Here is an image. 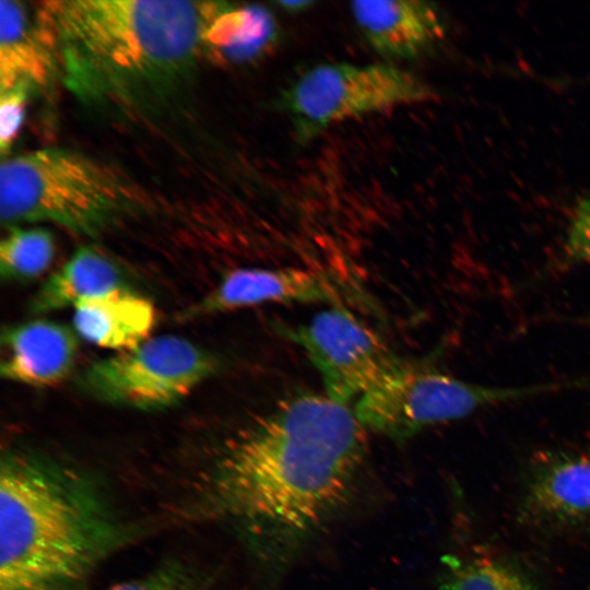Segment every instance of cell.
<instances>
[{"instance_id":"9c48e42d","label":"cell","mask_w":590,"mask_h":590,"mask_svg":"<svg viewBox=\"0 0 590 590\" xmlns=\"http://www.w3.org/2000/svg\"><path fill=\"white\" fill-rule=\"evenodd\" d=\"M521 515L547 529L590 527V446L540 450L529 459Z\"/></svg>"},{"instance_id":"7402d4cb","label":"cell","mask_w":590,"mask_h":590,"mask_svg":"<svg viewBox=\"0 0 590 590\" xmlns=\"http://www.w3.org/2000/svg\"><path fill=\"white\" fill-rule=\"evenodd\" d=\"M276 4L281 9H283V10H285L287 12L298 13V12H302V11H306L311 5H314L315 2L314 1L297 0V1H279V2H276Z\"/></svg>"},{"instance_id":"6da1fadb","label":"cell","mask_w":590,"mask_h":590,"mask_svg":"<svg viewBox=\"0 0 590 590\" xmlns=\"http://www.w3.org/2000/svg\"><path fill=\"white\" fill-rule=\"evenodd\" d=\"M367 455L353 408L296 393L235 434L212 474L220 514L280 565L347 502Z\"/></svg>"},{"instance_id":"5bb4252c","label":"cell","mask_w":590,"mask_h":590,"mask_svg":"<svg viewBox=\"0 0 590 590\" xmlns=\"http://www.w3.org/2000/svg\"><path fill=\"white\" fill-rule=\"evenodd\" d=\"M73 308L78 335L118 352L148 340L156 320L153 303L127 286L83 300Z\"/></svg>"},{"instance_id":"ba28073f","label":"cell","mask_w":590,"mask_h":590,"mask_svg":"<svg viewBox=\"0 0 590 590\" xmlns=\"http://www.w3.org/2000/svg\"><path fill=\"white\" fill-rule=\"evenodd\" d=\"M278 330L305 351L326 394L347 405L401 359L344 305L332 306L305 324L279 326Z\"/></svg>"},{"instance_id":"30bf717a","label":"cell","mask_w":590,"mask_h":590,"mask_svg":"<svg viewBox=\"0 0 590 590\" xmlns=\"http://www.w3.org/2000/svg\"><path fill=\"white\" fill-rule=\"evenodd\" d=\"M347 286L337 279L300 268H238L227 272L199 303L180 316L193 319L266 303H327L344 305Z\"/></svg>"},{"instance_id":"8992f818","label":"cell","mask_w":590,"mask_h":590,"mask_svg":"<svg viewBox=\"0 0 590 590\" xmlns=\"http://www.w3.org/2000/svg\"><path fill=\"white\" fill-rule=\"evenodd\" d=\"M436 92L391 63H322L281 91L276 105L295 139L308 143L330 127L396 107L429 102Z\"/></svg>"},{"instance_id":"5b68a950","label":"cell","mask_w":590,"mask_h":590,"mask_svg":"<svg viewBox=\"0 0 590 590\" xmlns=\"http://www.w3.org/2000/svg\"><path fill=\"white\" fill-rule=\"evenodd\" d=\"M587 388V378L485 386L446 374L427 362L401 358L355 401L353 411L367 430L404 440L426 427L461 420L492 405Z\"/></svg>"},{"instance_id":"e0dca14e","label":"cell","mask_w":590,"mask_h":590,"mask_svg":"<svg viewBox=\"0 0 590 590\" xmlns=\"http://www.w3.org/2000/svg\"><path fill=\"white\" fill-rule=\"evenodd\" d=\"M438 590H538L516 564L486 553L450 556Z\"/></svg>"},{"instance_id":"3957f363","label":"cell","mask_w":590,"mask_h":590,"mask_svg":"<svg viewBox=\"0 0 590 590\" xmlns=\"http://www.w3.org/2000/svg\"><path fill=\"white\" fill-rule=\"evenodd\" d=\"M137 531L99 486L22 450L0 465V590H81Z\"/></svg>"},{"instance_id":"ac0fdd59","label":"cell","mask_w":590,"mask_h":590,"mask_svg":"<svg viewBox=\"0 0 590 590\" xmlns=\"http://www.w3.org/2000/svg\"><path fill=\"white\" fill-rule=\"evenodd\" d=\"M55 257L52 234L42 227L9 226L0 244V274L9 282H27L40 276Z\"/></svg>"},{"instance_id":"52a82bcc","label":"cell","mask_w":590,"mask_h":590,"mask_svg":"<svg viewBox=\"0 0 590 590\" xmlns=\"http://www.w3.org/2000/svg\"><path fill=\"white\" fill-rule=\"evenodd\" d=\"M219 363L189 340L165 334L90 364L80 387L93 398L139 410H160L189 396Z\"/></svg>"},{"instance_id":"8fae6325","label":"cell","mask_w":590,"mask_h":590,"mask_svg":"<svg viewBox=\"0 0 590 590\" xmlns=\"http://www.w3.org/2000/svg\"><path fill=\"white\" fill-rule=\"evenodd\" d=\"M59 68L54 37L42 7L0 1V93L23 88L31 95L48 86Z\"/></svg>"},{"instance_id":"9a60e30c","label":"cell","mask_w":590,"mask_h":590,"mask_svg":"<svg viewBox=\"0 0 590 590\" xmlns=\"http://www.w3.org/2000/svg\"><path fill=\"white\" fill-rule=\"evenodd\" d=\"M280 38L271 10L259 4L220 1L204 35V52L223 63H249L273 52Z\"/></svg>"},{"instance_id":"2e32d148","label":"cell","mask_w":590,"mask_h":590,"mask_svg":"<svg viewBox=\"0 0 590 590\" xmlns=\"http://www.w3.org/2000/svg\"><path fill=\"white\" fill-rule=\"evenodd\" d=\"M120 270L93 246L78 248L34 295L30 308L46 314L126 287Z\"/></svg>"},{"instance_id":"7a4b0ae2","label":"cell","mask_w":590,"mask_h":590,"mask_svg":"<svg viewBox=\"0 0 590 590\" xmlns=\"http://www.w3.org/2000/svg\"><path fill=\"white\" fill-rule=\"evenodd\" d=\"M220 1L40 3L62 80L88 108L151 114L189 83Z\"/></svg>"},{"instance_id":"ffe728a7","label":"cell","mask_w":590,"mask_h":590,"mask_svg":"<svg viewBox=\"0 0 590 590\" xmlns=\"http://www.w3.org/2000/svg\"><path fill=\"white\" fill-rule=\"evenodd\" d=\"M559 263L565 268L590 264V192L575 204Z\"/></svg>"},{"instance_id":"4fadbf2b","label":"cell","mask_w":590,"mask_h":590,"mask_svg":"<svg viewBox=\"0 0 590 590\" xmlns=\"http://www.w3.org/2000/svg\"><path fill=\"white\" fill-rule=\"evenodd\" d=\"M350 10L368 46L389 60L417 58L445 34L440 11L428 1H354Z\"/></svg>"},{"instance_id":"d6986e66","label":"cell","mask_w":590,"mask_h":590,"mask_svg":"<svg viewBox=\"0 0 590 590\" xmlns=\"http://www.w3.org/2000/svg\"><path fill=\"white\" fill-rule=\"evenodd\" d=\"M212 576L189 559L172 558L148 573L101 590H209Z\"/></svg>"},{"instance_id":"44dd1931","label":"cell","mask_w":590,"mask_h":590,"mask_svg":"<svg viewBox=\"0 0 590 590\" xmlns=\"http://www.w3.org/2000/svg\"><path fill=\"white\" fill-rule=\"evenodd\" d=\"M31 94L23 88L0 93V149L5 158L22 126Z\"/></svg>"},{"instance_id":"7c38bea8","label":"cell","mask_w":590,"mask_h":590,"mask_svg":"<svg viewBox=\"0 0 590 590\" xmlns=\"http://www.w3.org/2000/svg\"><path fill=\"white\" fill-rule=\"evenodd\" d=\"M75 330L48 319H35L2 331V378L32 387H51L73 371L79 350Z\"/></svg>"},{"instance_id":"277c9868","label":"cell","mask_w":590,"mask_h":590,"mask_svg":"<svg viewBox=\"0 0 590 590\" xmlns=\"http://www.w3.org/2000/svg\"><path fill=\"white\" fill-rule=\"evenodd\" d=\"M143 203L127 176L81 152L48 148L1 162L0 215L10 226L50 222L96 237Z\"/></svg>"}]
</instances>
